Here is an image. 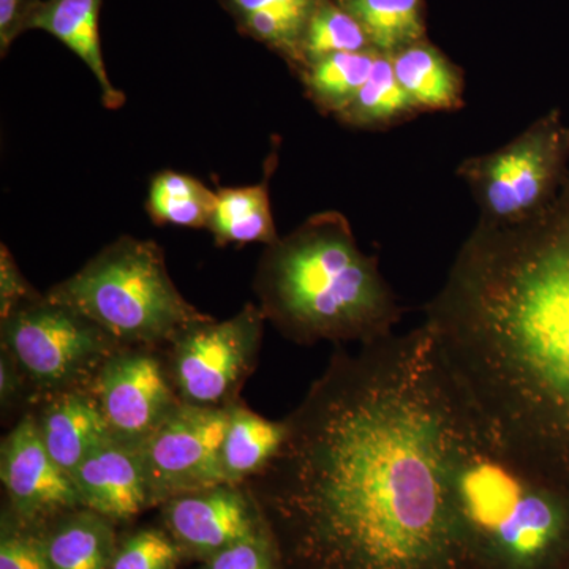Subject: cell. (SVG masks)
I'll list each match as a JSON object with an SVG mask.
<instances>
[{
    "mask_svg": "<svg viewBox=\"0 0 569 569\" xmlns=\"http://www.w3.org/2000/svg\"><path fill=\"white\" fill-rule=\"evenodd\" d=\"M448 391L425 325L337 348L247 482L283 569H463L445 497Z\"/></svg>",
    "mask_w": 569,
    "mask_h": 569,
    "instance_id": "6da1fadb",
    "label": "cell"
},
{
    "mask_svg": "<svg viewBox=\"0 0 569 569\" xmlns=\"http://www.w3.org/2000/svg\"><path fill=\"white\" fill-rule=\"evenodd\" d=\"M422 325L490 437L569 488V174L531 219L478 220Z\"/></svg>",
    "mask_w": 569,
    "mask_h": 569,
    "instance_id": "7a4b0ae2",
    "label": "cell"
},
{
    "mask_svg": "<svg viewBox=\"0 0 569 569\" xmlns=\"http://www.w3.org/2000/svg\"><path fill=\"white\" fill-rule=\"evenodd\" d=\"M448 385L445 497L463 569L563 568L569 488L512 458Z\"/></svg>",
    "mask_w": 569,
    "mask_h": 569,
    "instance_id": "3957f363",
    "label": "cell"
},
{
    "mask_svg": "<svg viewBox=\"0 0 569 569\" xmlns=\"http://www.w3.org/2000/svg\"><path fill=\"white\" fill-rule=\"evenodd\" d=\"M266 320L301 346H361L395 335L402 307L346 216L326 211L266 246L253 280Z\"/></svg>",
    "mask_w": 569,
    "mask_h": 569,
    "instance_id": "277c9868",
    "label": "cell"
},
{
    "mask_svg": "<svg viewBox=\"0 0 569 569\" xmlns=\"http://www.w3.org/2000/svg\"><path fill=\"white\" fill-rule=\"evenodd\" d=\"M48 298L88 317L121 346L164 348L212 318L190 305L168 274L162 247L121 236Z\"/></svg>",
    "mask_w": 569,
    "mask_h": 569,
    "instance_id": "5b68a950",
    "label": "cell"
},
{
    "mask_svg": "<svg viewBox=\"0 0 569 569\" xmlns=\"http://www.w3.org/2000/svg\"><path fill=\"white\" fill-rule=\"evenodd\" d=\"M569 174V126L550 110L497 151L459 164L481 217L492 224L529 220L560 193Z\"/></svg>",
    "mask_w": 569,
    "mask_h": 569,
    "instance_id": "8992f818",
    "label": "cell"
},
{
    "mask_svg": "<svg viewBox=\"0 0 569 569\" xmlns=\"http://www.w3.org/2000/svg\"><path fill=\"white\" fill-rule=\"evenodd\" d=\"M2 343L24 370L36 392L43 397L91 388L104 361L119 347L88 317L41 295L0 320Z\"/></svg>",
    "mask_w": 569,
    "mask_h": 569,
    "instance_id": "52a82bcc",
    "label": "cell"
},
{
    "mask_svg": "<svg viewBox=\"0 0 569 569\" xmlns=\"http://www.w3.org/2000/svg\"><path fill=\"white\" fill-rule=\"evenodd\" d=\"M260 306L246 305L228 320L187 328L164 347L176 395L183 406L228 408L254 372L264 335Z\"/></svg>",
    "mask_w": 569,
    "mask_h": 569,
    "instance_id": "ba28073f",
    "label": "cell"
},
{
    "mask_svg": "<svg viewBox=\"0 0 569 569\" xmlns=\"http://www.w3.org/2000/svg\"><path fill=\"white\" fill-rule=\"evenodd\" d=\"M228 408L179 406L141 441L153 507L168 498L224 482L222 443Z\"/></svg>",
    "mask_w": 569,
    "mask_h": 569,
    "instance_id": "9c48e42d",
    "label": "cell"
},
{
    "mask_svg": "<svg viewBox=\"0 0 569 569\" xmlns=\"http://www.w3.org/2000/svg\"><path fill=\"white\" fill-rule=\"evenodd\" d=\"M111 437L140 445L181 406L163 348L122 346L91 385Z\"/></svg>",
    "mask_w": 569,
    "mask_h": 569,
    "instance_id": "30bf717a",
    "label": "cell"
},
{
    "mask_svg": "<svg viewBox=\"0 0 569 569\" xmlns=\"http://www.w3.org/2000/svg\"><path fill=\"white\" fill-rule=\"evenodd\" d=\"M0 479L7 508L26 526L41 527L73 509L82 508L73 479L44 448L32 411L3 437L0 447Z\"/></svg>",
    "mask_w": 569,
    "mask_h": 569,
    "instance_id": "8fae6325",
    "label": "cell"
},
{
    "mask_svg": "<svg viewBox=\"0 0 569 569\" xmlns=\"http://www.w3.org/2000/svg\"><path fill=\"white\" fill-rule=\"evenodd\" d=\"M164 530L186 559L203 561L239 539L268 529L263 509L247 485H222L168 498L160 505Z\"/></svg>",
    "mask_w": 569,
    "mask_h": 569,
    "instance_id": "7c38bea8",
    "label": "cell"
},
{
    "mask_svg": "<svg viewBox=\"0 0 569 569\" xmlns=\"http://www.w3.org/2000/svg\"><path fill=\"white\" fill-rule=\"evenodd\" d=\"M81 507L114 523L129 522L153 507L140 447L127 441H104L71 475Z\"/></svg>",
    "mask_w": 569,
    "mask_h": 569,
    "instance_id": "4fadbf2b",
    "label": "cell"
},
{
    "mask_svg": "<svg viewBox=\"0 0 569 569\" xmlns=\"http://www.w3.org/2000/svg\"><path fill=\"white\" fill-rule=\"evenodd\" d=\"M36 406L32 413L41 441L70 477L93 449L112 438L91 388L47 396Z\"/></svg>",
    "mask_w": 569,
    "mask_h": 569,
    "instance_id": "5bb4252c",
    "label": "cell"
},
{
    "mask_svg": "<svg viewBox=\"0 0 569 569\" xmlns=\"http://www.w3.org/2000/svg\"><path fill=\"white\" fill-rule=\"evenodd\" d=\"M274 148L264 162L263 181L217 190L216 208L208 227L217 246H271L280 238L269 197V182L279 163Z\"/></svg>",
    "mask_w": 569,
    "mask_h": 569,
    "instance_id": "9a60e30c",
    "label": "cell"
},
{
    "mask_svg": "<svg viewBox=\"0 0 569 569\" xmlns=\"http://www.w3.org/2000/svg\"><path fill=\"white\" fill-rule=\"evenodd\" d=\"M103 0H44L32 29L51 33L92 71L102 102L108 110H119L126 96L114 88L104 67L100 44L99 17Z\"/></svg>",
    "mask_w": 569,
    "mask_h": 569,
    "instance_id": "2e32d148",
    "label": "cell"
},
{
    "mask_svg": "<svg viewBox=\"0 0 569 569\" xmlns=\"http://www.w3.org/2000/svg\"><path fill=\"white\" fill-rule=\"evenodd\" d=\"M287 418L271 421L254 413L241 400L228 407L227 430L222 443L224 482L247 485L274 462L287 441Z\"/></svg>",
    "mask_w": 569,
    "mask_h": 569,
    "instance_id": "e0dca14e",
    "label": "cell"
},
{
    "mask_svg": "<svg viewBox=\"0 0 569 569\" xmlns=\"http://www.w3.org/2000/svg\"><path fill=\"white\" fill-rule=\"evenodd\" d=\"M40 535L52 569H108L119 541L116 523L88 508L59 516Z\"/></svg>",
    "mask_w": 569,
    "mask_h": 569,
    "instance_id": "ac0fdd59",
    "label": "cell"
},
{
    "mask_svg": "<svg viewBox=\"0 0 569 569\" xmlns=\"http://www.w3.org/2000/svg\"><path fill=\"white\" fill-rule=\"evenodd\" d=\"M399 84L418 112L456 111L463 107L462 71L429 41L419 40L391 54Z\"/></svg>",
    "mask_w": 569,
    "mask_h": 569,
    "instance_id": "d6986e66",
    "label": "cell"
},
{
    "mask_svg": "<svg viewBox=\"0 0 569 569\" xmlns=\"http://www.w3.org/2000/svg\"><path fill=\"white\" fill-rule=\"evenodd\" d=\"M320 0H223L246 36L279 52L296 71L302 67L306 26Z\"/></svg>",
    "mask_w": 569,
    "mask_h": 569,
    "instance_id": "ffe728a7",
    "label": "cell"
},
{
    "mask_svg": "<svg viewBox=\"0 0 569 569\" xmlns=\"http://www.w3.org/2000/svg\"><path fill=\"white\" fill-rule=\"evenodd\" d=\"M380 52H336L298 71L307 97L323 114H340L369 80Z\"/></svg>",
    "mask_w": 569,
    "mask_h": 569,
    "instance_id": "44dd1931",
    "label": "cell"
},
{
    "mask_svg": "<svg viewBox=\"0 0 569 569\" xmlns=\"http://www.w3.org/2000/svg\"><path fill=\"white\" fill-rule=\"evenodd\" d=\"M417 114V108L397 81L391 54L380 52L369 80L336 118L351 129L383 130Z\"/></svg>",
    "mask_w": 569,
    "mask_h": 569,
    "instance_id": "7402d4cb",
    "label": "cell"
},
{
    "mask_svg": "<svg viewBox=\"0 0 569 569\" xmlns=\"http://www.w3.org/2000/svg\"><path fill=\"white\" fill-rule=\"evenodd\" d=\"M213 208L216 192L200 179L173 170L153 176L146 200V211L159 227L208 228Z\"/></svg>",
    "mask_w": 569,
    "mask_h": 569,
    "instance_id": "603a6c76",
    "label": "cell"
},
{
    "mask_svg": "<svg viewBox=\"0 0 569 569\" xmlns=\"http://www.w3.org/2000/svg\"><path fill=\"white\" fill-rule=\"evenodd\" d=\"M362 26L373 50L395 54L425 40L421 0H336Z\"/></svg>",
    "mask_w": 569,
    "mask_h": 569,
    "instance_id": "cb8c5ba5",
    "label": "cell"
},
{
    "mask_svg": "<svg viewBox=\"0 0 569 569\" xmlns=\"http://www.w3.org/2000/svg\"><path fill=\"white\" fill-rule=\"evenodd\" d=\"M367 50L373 48L362 26L336 0H320L302 37V67L336 52Z\"/></svg>",
    "mask_w": 569,
    "mask_h": 569,
    "instance_id": "d4e9b609",
    "label": "cell"
},
{
    "mask_svg": "<svg viewBox=\"0 0 569 569\" xmlns=\"http://www.w3.org/2000/svg\"><path fill=\"white\" fill-rule=\"evenodd\" d=\"M186 553L164 529L144 527L119 539L108 569H178Z\"/></svg>",
    "mask_w": 569,
    "mask_h": 569,
    "instance_id": "484cf974",
    "label": "cell"
},
{
    "mask_svg": "<svg viewBox=\"0 0 569 569\" xmlns=\"http://www.w3.org/2000/svg\"><path fill=\"white\" fill-rule=\"evenodd\" d=\"M0 569H52L40 529L21 523L7 511L0 527Z\"/></svg>",
    "mask_w": 569,
    "mask_h": 569,
    "instance_id": "4316f807",
    "label": "cell"
},
{
    "mask_svg": "<svg viewBox=\"0 0 569 569\" xmlns=\"http://www.w3.org/2000/svg\"><path fill=\"white\" fill-rule=\"evenodd\" d=\"M198 569H283L271 529L239 539L201 561Z\"/></svg>",
    "mask_w": 569,
    "mask_h": 569,
    "instance_id": "83f0119b",
    "label": "cell"
},
{
    "mask_svg": "<svg viewBox=\"0 0 569 569\" xmlns=\"http://www.w3.org/2000/svg\"><path fill=\"white\" fill-rule=\"evenodd\" d=\"M40 296L22 274L9 247L0 246V320L36 301Z\"/></svg>",
    "mask_w": 569,
    "mask_h": 569,
    "instance_id": "f1b7e54d",
    "label": "cell"
},
{
    "mask_svg": "<svg viewBox=\"0 0 569 569\" xmlns=\"http://www.w3.org/2000/svg\"><path fill=\"white\" fill-rule=\"evenodd\" d=\"M44 0H0V54L6 58L22 33L32 31Z\"/></svg>",
    "mask_w": 569,
    "mask_h": 569,
    "instance_id": "f546056e",
    "label": "cell"
},
{
    "mask_svg": "<svg viewBox=\"0 0 569 569\" xmlns=\"http://www.w3.org/2000/svg\"><path fill=\"white\" fill-rule=\"evenodd\" d=\"M36 406V392L24 370L9 351L0 348V406L3 413H10L21 403Z\"/></svg>",
    "mask_w": 569,
    "mask_h": 569,
    "instance_id": "4dcf8cb0",
    "label": "cell"
},
{
    "mask_svg": "<svg viewBox=\"0 0 569 569\" xmlns=\"http://www.w3.org/2000/svg\"><path fill=\"white\" fill-rule=\"evenodd\" d=\"M561 569H569V559H568L567 563H565V567Z\"/></svg>",
    "mask_w": 569,
    "mask_h": 569,
    "instance_id": "1f68e13d",
    "label": "cell"
}]
</instances>
